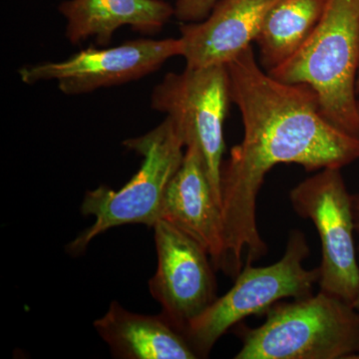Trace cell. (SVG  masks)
<instances>
[{
	"instance_id": "1",
	"label": "cell",
	"mask_w": 359,
	"mask_h": 359,
	"mask_svg": "<svg viewBox=\"0 0 359 359\" xmlns=\"http://www.w3.org/2000/svg\"><path fill=\"white\" fill-rule=\"evenodd\" d=\"M226 66L244 137L221 167L224 249L218 271L235 278L268 252L257 224L266 174L280 164L308 172L342 169L359 159V138L328 121L311 86L280 81L264 70L252 45Z\"/></svg>"
},
{
	"instance_id": "2",
	"label": "cell",
	"mask_w": 359,
	"mask_h": 359,
	"mask_svg": "<svg viewBox=\"0 0 359 359\" xmlns=\"http://www.w3.org/2000/svg\"><path fill=\"white\" fill-rule=\"evenodd\" d=\"M358 71L359 0H327L306 44L269 74L311 86L328 121L359 138Z\"/></svg>"
},
{
	"instance_id": "3",
	"label": "cell",
	"mask_w": 359,
	"mask_h": 359,
	"mask_svg": "<svg viewBox=\"0 0 359 359\" xmlns=\"http://www.w3.org/2000/svg\"><path fill=\"white\" fill-rule=\"evenodd\" d=\"M261 327H242L236 359L359 358L358 309L320 292L278 302Z\"/></svg>"
},
{
	"instance_id": "4",
	"label": "cell",
	"mask_w": 359,
	"mask_h": 359,
	"mask_svg": "<svg viewBox=\"0 0 359 359\" xmlns=\"http://www.w3.org/2000/svg\"><path fill=\"white\" fill-rule=\"evenodd\" d=\"M123 145L143 157L139 171L119 190L100 186L87 191L81 205L84 216L95 222L67 245L78 256L101 233L123 224H141L154 228L161 218L163 198L170 181L181 166L186 141L171 118L148 133L127 139Z\"/></svg>"
},
{
	"instance_id": "5",
	"label": "cell",
	"mask_w": 359,
	"mask_h": 359,
	"mask_svg": "<svg viewBox=\"0 0 359 359\" xmlns=\"http://www.w3.org/2000/svg\"><path fill=\"white\" fill-rule=\"evenodd\" d=\"M309 252L304 233L294 230L280 261L266 266H243L228 292L187 328V339L199 358H208L216 342L248 316L264 314L285 299L313 295L314 285L320 282V269L304 268Z\"/></svg>"
},
{
	"instance_id": "6",
	"label": "cell",
	"mask_w": 359,
	"mask_h": 359,
	"mask_svg": "<svg viewBox=\"0 0 359 359\" xmlns=\"http://www.w3.org/2000/svg\"><path fill=\"white\" fill-rule=\"evenodd\" d=\"M292 209L313 222L321 243L320 292L355 309L359 264L354 245L353 195L341 169L325 168L304 180L290 193Z\"/></svg>"
},
{
	"instance_id": "7",
	"label": "cell",
	"mask_w": 359,
	"mask_h": 359,
	"mask_svg": "<svg viewBox=\"0 0 359 359\" xmlns=\"http://www.w3.org/2000/svg\"><path fill=\"white\" fill-rule=\"evenodd\" d=\"M231 103L226 65L186 66L182 72L168 73L151 95V107L173 120L185 138L186 147L191 143L199 147L219 205L224 123Z\"/></svg>"
},
{
	"instance_id": "8",
	"label": "cell",
	"mask_w": 359,
	"mask_h": 359,
	"mask_svg": "<svg viewBox=\"0 0 359 359\" xmlns=\"http://www.w3.org/2000/svg\"><path fill=\"white\" fill-rule=\"evenodd\" d=\"M182 53L180 37L135 39L108 48L91 46L65 60L25 65L18 75L25 84L53 81L66 95H80L148 76Z\"/></svg>"
},
{
	"instance_id": "9",
	"label": "cell",
	"mask_w": 359,
	"mask_h": 359,
	"mask_svg": "<svg viewBox=\"0 0 359 359\" xmlns=\"http://www.w3.org/2000/svg\"><path fill=\"white\" fill-rule=\"evenodd\" d=\"M154 231L158 266L149 289L163 316L185 334L218 299L216 269L205 248L178 226L160 219Z\"/></svg>"
},
{
	"instance_id": "10",
	"label": "cell",
	"mask_w": 359,
	"mask_h": 359,
	"mask_svg": "<svg viewBox=\"0 0 359 359\" xmlns=\"http://www.w3.org/2000/svg\"><path fill=\"white\" fill-rule=\"evenodd\" d=\"M280 0H218L199 22L180 27L187 67L226 65L255 42Z\"/></svg>"
},
{
	"instance_id": "11",
	"label": "cell",
	"mask_w": 359,
	"mask_h": 359,
	"mask_svg": "<svg viewBox=\"0 0 359 359\" xmlns=\"http://www.w3.org/2000/svg\"><path fill=\"white\" fill-rule=\"evenodd\" d=\"M160 219L175 224L199 242L218 271L224 249L221 205L195 143L187 146L181 166L165 191Z\"/></svg>"
},
{
	"instance_id": "12",
	"label": "cell",
	"mask_w": 359,
	"mask_h": 359,
	"mask_svg": "<svg viewBox=\"0 0 359 359\" xmlns=\"http://www.w3.org/2000/svg\"><path fill=\"white\" fill-rule=\"evenodd\" d=\"M58 11L66 21V39L71 44L93 37L100 46L109 44L124 26L155 33L175 16L174 6L165 0H65Z\"/></svg>"
},
{
	"instance_id": "13",
	"label": "cell",
	"mask_w": 359,
	"mask_h": 359,
	"mask_svg": "<svg viewBox=\"0 0 359 359\" xmlns=\"http://www.w3.org/2000/svg\"><path fill=\"white\" fill-rule=\"evenodd\" d=\"M93 325L116 358H199L186 335L162 313L145 316L131 313L114 301Z\"/></svg>"
},
{
	"instance_id": "14",
	"label": "cell",
	"mask_w": 359,
	"mask_h": 359,
	"mask_svg": "<svg viewBox=\"0 0 359 359\" xmlns=\"http://www.w3.org/2000/svg\"><path fill=\"white\" fill-rule=\"evenodd\" d=\"M327 0H280L273 7L255 43L259 63L271 72L306 44L323 15Z\"/></svg>"
},
{
	"instance_id": "15",
	"label": "cell",
	"mask_w": 359,
	"mask_h": 359,
	"mask_svg": "<svg viewBox=\"0 0 359 359\" xmlns=\"http://www.w3.org/2000/svg\"><path fill=\"white\" fill-rule=\"evenodd\" d=\"M218 0H177L175 18L183 23L199 22L205 20Z\"/></svg>"
},
{
	"instance_id": "16",
	"label": "cell",
	"mask_w": 359,
	"mask_h": 359,
	"mask_svg": "<svg viewBox=\"0 0 359 359\" xmlns=\"http://www.w3.org/2000/svg\"><path fill=\"white\" fill-rule=\"evenodd\" d=\"M353 209L354 226L355 231L359 233V195H353Z\"/></svg>"
},
{
	"instance_id": "17",
	"label": "cell",
	"mask_w": 359,
	"mask_h": 359,
	"mask_svg": "<svg viewBox=\"0 0 359 359\" xmlns=\"http://www.w3.org/2000/svg\"><path fill=\"white\" fill-rule=\"evenodd\" d=\"M356 93L359 95V71L358 75V79H356Z\"/></svg>"
},
{
	"instance_id": "18",
	"label": "cell",
	"mask_w": 359,
	"mask_h": 359,
	"mask_svg": "<svg viewBox=\"0 0 359 359\" xmlns=\"http://www.w3.org/2000/svg\"><path fill=\"white\" fill-rule=\"evenodd\" d=\"M355 309H358V311L359 309V297H358V302H356Z\"/></svg>"
},
{
	"instance_id": "19",
	"label": "cell",
	"mask_w": 359,
	"mask_h": 359,
	"mask_svg": "<svg viewBox=\"0 0 359 359\" xmlns=\"http://www.w3.org/2000/svg\"><path fill=\"white\" fill-rule=\"evenodd\" d=\"M358 118H359V101H358Z\"/></svg>"
}]
</instances>
